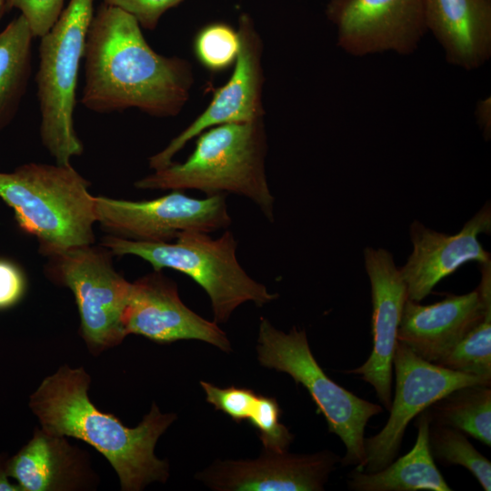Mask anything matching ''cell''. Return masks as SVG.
Wrapping results in <instances>:
<instances>
[{
    "label": "cell",
    "mask_w": 491,
    "mask_h": 491,
    "mask_svg": "<svg viewBox=\"0 0 491 491\" xmlns=\"http://www.w3.org/2000/svg\"><path fill=\"white\" fill-rule=\"evenodd\" d=\"M7 474L22 491L91 489L94 472L88 457L65 436L35 428L33 437L7 459Z\"/></svg>",
    "instance_id": "obj_18"
},
{
    "label": "cell",
    "mask_w": 491,
    "mask_h": 491,
    "mask_svg": "<svg viewBox=\"0 0 491 491\" xmlns=\"http://www.w3.org/2000/svg\"><path fill=\"white\" fill-rule=\"evenodd\" d=\"M340 460L329 450L296 455L265 449L253 460H216L196 478L217 491H320Z\"/></svg>",
    "instance_id": "obj_15"
},
{
    "label": "cell",
    "mask_w": 491,
    "mask_h": 491,
    "mask_svg": "<svg viewBox=\"0 0 491 491\" xmlns=\"http://www.w3.org/2000/svg\"><path fill=\"white\" fill-rule=\"evenodd\" d=\"M393 366L396 391L389 409L390 416L380 432L365 437L366 461L362 472H376L394 461L410 421L434 402L461 386L491 385V380L426 361L398 341Z\"/></svg>",
    "instance_id": "obj_10"
},
{
    "label": "cell",
    "mask_w": 491,
    "mask_h": 491,
    "mask_svg": "<svg viewBox=\"0 0 491 491\" xmlns=\"http://www.w3.org/2000/svg\"><path fill=\"white\" fill-rule=\"evenodd\" d=\"M239 49L237 30L222 22L203 26L193 41L196 60L203 67L214 73L225 71L235 65Z\"/></svg>",
    "instance_id": "obj_26"
},
{
    "label": "cell",
    "mask_w": 491,
    "mask_h": 491,
    "mask_svg": "<svg viewBox=\"0 0 491 491\" xmlns=\"http://www.w3.org/2000/svg\"><path fill=\"white\" fill-rule=\"evenodd\" d=\"M8 11L7 0H0V20Z\"/></svg>",
    "instance_id": "obj_32"
},
{
    "label": "cell",
    "mask_w": 491,
    "mask_h": 491,
    "mask_svg": "<svg viewBox=\"0 0 491 491\" xmlns=\"http://www.w3.org/2000/svg\"><path fill=\"white\" fill-rule=\"evenodd\" d=\"M184 0H103V4L113 6L132 15L142 28L154 30L163 15L180 5Z\"/></svg>",
    "instance_id": "obj_28"
},
{
    "label": "cell",
    "mask_w": 491,
    "mask_h": 491,
    "mask_svg": "<svg viewBox=\"0 0 491 491\" xmlns=\"http://www.w3.org/2000/svg\"><path fill=\"white\" fill-rule=\"evenodd\" d=\"M326 15L337 46L356 57L412 55L427 32L424 0H328Z\"/></svg>",
    "instance_id": "obj_11"
},
{
    "label": "cell",
    "mask_w": 491,
    "mask_h": 491,
    "mask_svg": "<svg viewBox=\"0 0 491 491\" xmlns=\"http://www.w3.org/2000/svg\"><path fill=\"white\" fill-rule=\"evenodd\" d=\"M431 425L453 427L491 446V389L487 385L458 387L430 405Z\"/></svg>",
    "instance_id": "obj_22"
},
{
    "label": "cell",
    "mask_w": 491,
    "mask_h": 491,
    "mask_svg": "<svg viewBox=\"0 0 491 491\" xmlns=\"http://www.w3.org/2000/svg\"><path fill=\"white\" fill-rule=\"evenodd\" d=\"M427 32L448 64L466 71L491 57V0H424Z\"/></svg>",
    "instance_id": "obj_19"
},
{
    "label": "cell",
    "mask_w": 491,
    "mask_h": 491,
    "mask_svg": "<svg viewBox=\"0 0 491 491\" xmlns=\"http://www.w3.org/2000/svg\"><path fill=\"white\" fill-rule=\"evenodd\" d=\"M281 408L275 397L265 396L248 389L234 419L246 420L258 432L264 449L287 451L294 435L280 422Z\"/></svg>",
    "instance_id": "obj_24"
},
{
    "label": "cell",
    "mask_w": 491,
    "mask_h": 491,
    "mask_svg": "<svg viewBox=\"0 0 491 491\" xmlns=\"http://www.w3.org/2000/svg\"><path fill=\"white\" fill-rule=\"evenodd\" d=\"M256 351L261 366L288 374L296 385L306 389L317 412L324 416L328 431L346 446L342 466L363 471L365 429L371 417L382 413V406L357 396L327 376L314 357L304 329L294 326L285 333L261 317Z\"/></svg>",
    "instance_id": "obj_7"
},
{
    "label": "cell",
    "mask_w": 491,
    "mask_h": 491,
    "mask_svg": "<svg viewBox=\"0 0 491 491\" xmlns=\"http://www.w3.org/2000/svg\"><path fill=\"white\" fill-rule=\"evenodd\" d=\"M103 246L112 255H132L155 271L176 270L191 277L207 294L216 324L225 323L246 302L263 306L278 297L253 279L236 258L237 241L231 231L213 238L209 233L185 230L171 242H141L108 235Z\"/></svg>",
    "instance_id": "obj_5"
},
{
    "label": "cell",
    "mask_w": 491,
    "mask_h": 491,
    "mask_svg": "<svg viewBox=\"0 0 491 491\" xmlns=\"http://www.w3.org/2000/svg\"><path fill=\"white\" fill-rule=\"evenodd\" d=\"M125 336H143L155 343L200 340L222 351H231L225 333L215 321H208L181 300L176 284L154 270L131 282L121 316Z\"/></svg>",
    "instance_id": "obj_13"
},
{
    "label": "cell",
    "mask_w": 491,
    "mask_h": 491,
    "mask_svg": "<svg viewBox=\"0 0 491 491\" xmlns=\"http://www.w3.org/2000/svg\"><path fill=\"white\" fill-rule=\"evenodd\" d=\"M112 253L93 245L49 257L48 277L74 294L81 318L82 336L97 355L125 337L121 316L131 282L115 271Z\"/></svg>",
    "instance_id": "obj_8"
},
{
    "label": "cell",
    "mask_w": 491,
    "mask_h": 491,
    "mask_svg": "<svg viewBox=\"0 0 491 491\" xmlns=\"http://www.w3.org/2000/svg\"><path fill=\"white\" fill-rule=\"evenodd\" d=\"M364 262L372 301L373 348L367 360L347 371L370 384L384 407L392 403L393 360L406 287L392 254L384 248L366 247Z\"/></svg>",
    "instance_id": "obj_16"
},
{
    "label": "cell",
    "mask_w": 491,
    "mask_h": 491,
    "mask_svg": "<svg viewBox=\"0 0 491 491\" xmlns=\"http://www.w3.org/2000/svg\"><path fill=\"white\" fill-rule=\"evenodd\" d=\"M435 364L491 380V310Z\"/></svg>",
    "instance_id": "obj_25"
},
{
    "label": "cell",
    "mask_w": 491,
    "mask_h": 491,
    "mask_svg": "<svg viewBox=\"0 0 491 491\" xmlns=\"http://www.w3.org/2000/svg\"><path fill=\"white\" fill-rule=\"evenodd\" d=\"M6 455H0V491H22L18 484L11 483L7 474Z\"/></svg>",
    "instance_id": "obj_31"
},
{
    "label": "cell",
    "mask_w": 491,
    "mask_h": 491,
    "mask_svg": "<svg viewBox=\"0 0 491 491\" xmlns=\"http://www.w3.org/2000/svg\"><path fill=\"white\" fill-rule=\"evenodd\" d=\"M417 436L413 448L387 466L373 473L353 470L348 489L354 491H451L431 455L430 420L426 411L418 415Z\"/></svg>",
    "instance_id": "obj_20"
},
{
    "label": "cell",
    "mask_w": 491,
    "mask_h": 491,
    "mask_svg": "<svg viewBox=\"0 0 491 491\" xmlns=\"http://www.w3.org/2000/svg\"><path fill=\"white\" fill-rule=\"evenodd\" d=\"M225 196L195 198L180 190L143 201L95 196V212L96 222L111 235L141 242H171L185 230L211 233L230 226Z\"/></svg>",
    "instance_id": "obj_9"
},
{
    "label": "cell",
    "mask_w": 491,
    "mask_h": 491,
    "mask_svg": "<svg viewBox=\"0 0 491 491\" xmlns=\"http://www.w3.org/2000/svg\"><path fill=\"white\" fill-rule=\"evenodd\" d=\"M34 38L21 14L0 32V132L13 120L31 75Z\"/></svg>",
    "instance_id": "obj_21"
},
{
    "label": "cell",
    "mask_w": 491,
    "mask_h": 491,
    "mask_svg": "<svg viewBox=\"0 0 491 491\" xmlns=\"http://www.w3.org/2000/svg\"><path fill=\"white\" fill-rule=\"evenodd\" d=\"M476 118L486 139L491 135V98L485 97L477 102L475 111Z\"/></svg>",
    "instance_id": "obj_30"
},
{
    "label": "cell",
    "mask_w": 491,
    "mask_h": 491,
    "mask_svg": "<svg viewBox=\"0 0 491 491\" xmlns=\"http://www.w3.org/2000/svg\"><path fill=\"white\" fill-rule=\"evenodd\" d=\"M490 231L491 208L487 203L455 235L435 231L415 220L410 225L413 250L399 268L408 299L421 302L442 279L466 263L490 262V254L478 240L480 234Z\"/></svg>",
    "instance_id": "obj_17"
},
{
    "label": "cell",
    "mask_w": 491,
    "mask_h": 491,
    "mask_svg": "<svg viewBox=\"0 0 491 491\" xmlns=\"http://www.w3.org/2000/svg\"><path fill=\"white\" fill-rule=\"evenodd\" d=\"M89 185L71 165L29 163L0 172V198L13 209L19 228L50 257L95 242Z\"/></svg>",
    "instance_id": "obj_4"
},
{
    "label": "cell",
    "mask_w": 491,
    "mask_h": 491,
    "mask_svg": "<svg viewBox=\"0 0 491 491\" xmlns=\"http://www.w3.org/2000/svg\"><path fill=\"white\" fill-rule=\"evenodd\" d=\"M481 266L474 291L447 295L431 305L407 299L397 330V341L421 358L436 363L491 310V262Z\"/></svg>",
    "instance_id": "obj_14"
},
{
    "label": "cell",
    "mask_w": 491,
    "mask_h": 491,
    "mask_svg": "<svg viewBox=\"0 0 491 491\" xmlns=\"http://www.w3.org/2000/svg\"><path fill=\"white\" fill-rule=\"evenodd\" d=\"M237 32L240 49L228 81L215 89L206 108L192 123L163 150L149 157L150 168L167 166L189 141L210 127L263 118V42L253 18L246 13L238 18Z\"/></svg>",
    "instance_id": "obj_12"
},
{
    "label": "cell",
    "mask_w": 491,
    "mask_h": 491,
    "mask_svg": "<svg viewBox=\"0 0 491 491\" xmlns=\"http://www.w3.org/2000/svg\"><path fill=\"white\" fill-rule=\"evenodd\" d=\"M190 155L137 180L150 190H197L206 196L234 194L248 198L266 218L275 221V197L266 173L267 136L263 118L210 127L200 135Z\"/></svg>",
    "instance_id": "obj_3"
},
{
    "label": "cell",
    "mask_w": 491,
    "mask_h": 491,
    "mask_svg": "<svg viewBox=\"0 0 491 491\" xmlns=\"http://www.w3.org/2000/svg\"><path fill=\"white\" fill-rule=\"evenodd\" d=\"M91 377L84 367L61 366L31 395L29 406L47 433L82 440L101 453L118 476L123 491H140L165 482L169 466L154 453L161 435L176 419L154 402L139 425L127 427L88 397Z\"/></svg>",
    "instance_id": "obj_2"
},
{
    "label": "cell",
    "mask_w": 491,
    "mask_h": 491,
    "mask_svg": "<svg viewBox=\"0 0 491 491\" xmlns=\"http://www.w3.org/2000/svg\"><path fill=\"white\" fill-rule=\"evenodd\" d=\"M26 278L15 262L0 258V311L12 308L25 296Z\"/></svg>",
    "instance_id": "obj_29"
},
{
    "label": "cell",
    "mask_w": 491,
    "mask_h": 491,
    "mask_svg": "<svg viewBox=\"0 0 491 491\" xmlns=\"http://www.w3.org/2000/svg\"><path fill=\"white\" fill-rule=\"evenodd\" d=\"M95 0H69L40 38L35 75L42 144L59 165H71L84 147L74 125L81 61Z\"/></svg>",
    "instance_id": "obj_6"
},
{
    "label": "cell",
    "mask_w": 491,
    "mask_h": 491,
    "mask_svg": "<svg viewBox=\"0 0 491 491\" xmlns=\"http://www.w3.org/2000/svg\"><path fill=\"white\" fill-rule=\"evenodd\" d=\"M65 0H7L9 11L18 9L29 24L34 37L44 35L56 22Z\"/></svg>",
    "instance_id": "obj_27"
},
{
    "label": "cell",
    "mask_w": 491,
    "mask_h": 491,
    "mask_svg": "<svg viewBox=\"0 0 491 491\" xmlns=\"http://www.w3.org/2000/svg\"><path fill=\"white\" fill-rule=\"evenodd\" d=\"M428 443L435 461L466 468L485 491L491 490V463L476 449L466 434L453 427L430 424Z\"/></svg>",
    "instance_id": "obj_23"
},
{
    "label": "cell",
    "mask_w": 491,
    "mask_h": 491,
    "mask_svg": "<svg viewBox=\"0 0 491 491\" xmlns=\"http://www.w3.org/2000/svg\"><path fill=\"white\" fill-rule=\"evenodd\" d=\"M138 22L102 4L94 13L85 47L82 105L95 113L129 108L155 117L177 115L190 96V63L156 53Z\"/></svg>",
    "instance_id": "obj_1"
}]
</instances>
